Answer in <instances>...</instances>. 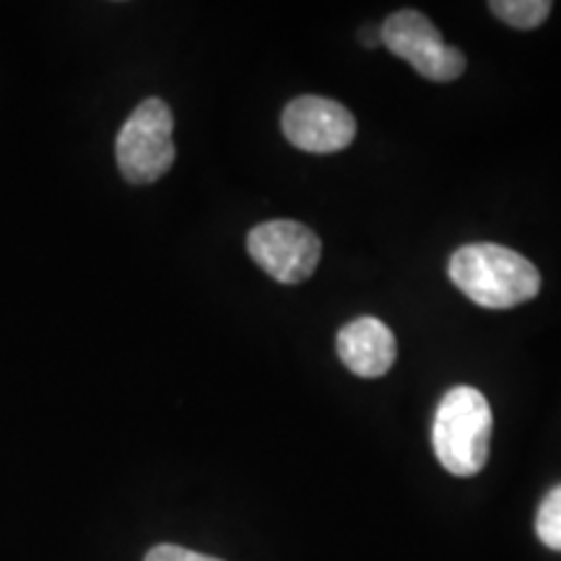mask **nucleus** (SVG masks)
<instances>
[{
    "label": "nucleus",
    "instance_id": "nucleus-8",
    "mask_svg": "<svg viewBox=\"0 0 561 561\" xmlns=\"http://www.w3.org/2000/svg\"><path fill=\"white\" fill-rule=\"evenodd\" d=\"M489 9L494 11L496 19H502L504 24L515 26V30H536L541 26L551 13L549 0H494L489 3Z\"/></svg>",
    "mask_w": 561,
    "mask_h": 561
},
{
    "label": "nucleus",
    "instance_id": "nucleus-5",
    "mask_svg": "<svg viewBox=\"0 0 561 561\" xmlns=\"http://www.w3.org/2000/svg\"><path fill=\"white\" fill-rule=\"evenodd\" d=\"M248 252L278 284H301L318 271L322 244L310 227L289 219L257 224L248 234Z\"/></svg>",
    "mask_w": 561,
    "mask_h": 561
},
{
    "label": "nucleus",
    "instance_id": "nucleus-3",
    "mask_svg": "<svg viewBox=\"0 0 561 561\" xmlns=\"http://www.w3.org/2000/svg\"><path fill=\"white\" fill-rule=\"evenodd\" d=\"M174 115L164 100H144L117 136V167L133 185H151L174 164Z\"/></svg>",
    "mask_w": 561,
    "mask_h": 561
},
{
    "label": "nucleus",
    "instance_id": "nucleus-2",
    "mask_svg": "<svg viewBox=\"0 0 561 561\" xmlns=\"http://www.w3.org/2000/svg\"><path fill=\"white\" fill-rule=\"evenodd\" d=\"M491 405L483 392L458 385L442 398L434 413L432 445L439 466L453 476H476L489 460Z\"/></svg>",
    "mask_w": 561,
    "mask_h": 561
},
{
    "label": "nucleus",
    "instance_id": "nucleus-10",
    "mask_svg": "<svg viewBox=\"0 0 561 561\" xmlns=\"http://www.w3.org/2000/svg\"><path fill=\"white\" fill-rule=\"evenodd\" d=\"M144 561H224V559L206 557V553L182 549V546L161 543V546H153V549L146 553Z\"/></svg>",
    "mask_w": 561,
    "mask_h": 561
},
{
    "label": "nucleus",
    "instance_id": "nucleus-1",
    "mask_svg": "<svg viewBox=\"0 0 561 561\" xmlns=\"http://www.w3.org/2000/svg\"><path fill=\"white\" fill-rule=\"evenodd\" d=\"M450 280L486 310H510L541 291V273L520 252L502 244H466L447 265Z\"/></svg>",
    "mask_w": 561,
    "mask_h": 561
},
{
    "label": "nucleus",
    "instance_id": "nucleus-4",
    "mask_svg": "<svg viewBox=\"0 0 561 561\" xmlns=\"http://www.w3.org/2000/svg\"><path fill=\"white\" fill-rule=\"evenodd\" d=\"M380 39L396 58L411 62L413 70L430 81H455L466 70V55L445 45L437 26L419 11L403 9L385 19Z\"/></svg>",
    "mask_w": 561,
    "mask_h": 561
},
{
    "label": "nucleus",
    "instance_id": "nucleus-11",
    "mask_svg": "<svg viewBox=\"0 0 561 561\" xmlns=\"http://www.w3.org/2000/svg\"><path fill=\"white\" fill-rule=\"evenodd\" d=\"M362 42H364V45H367V47H377V45H380V30H364L362 32Z\"/></svg>",
    "mask_w": 561,
    "mask_h": 561
},
{
    "label": "nucleus",
    "instance_id": "nucleus-7",
    "mask_svg": "<svg viewBox=\"0 0 561 561\" xmlns=\"http://www.w3.org/2000/svg\"><path fill=\"white\" fill-rule=\"evenodd\" d=\"M341 362L364 377V380H377L388 375L398 356L396 335L382 320L377 318H356L341 328L335 339Z\"/></svg>",
    "mask_w": 561,
    "mask_h": 561
},
{
    "label": "nucleus",
    "instance_id": "nucleus-6",
    "mask_svg": "<svg viewBox=\"0 0 561 561\" xmlns=\"http://www.w3.org/2000/svg\"><path fill=\"white\" fill-rule=\"evenodd\" d=\"M280 130L286 140L305 153H339L356 138V121L343 104L325 96H297L280 115Z\"/></svg>",
    "mask_w": 561,
    "mask_h": 561
},
{
    "label": "nucleus",
    "instance_id": "nucleus-9",
    "mask_svg": "<svg viewBox=\"0 0 561 561\" xmlns=\"http://www.w3.org/2000/svg\"><path fill=\"white\" fill-rule=\"evenodd\" d=\"M536 533L546 549L561 553V483L543 496L536 515Z\"/></svg>",
    "mask_w": 561,
    "mask_h": 561
}]
</instances>
